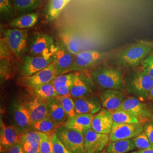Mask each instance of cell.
Segmentation results:
<instances>
[{
	"label": "cell",
	"instance_id": "6da1fadb",
	"mask_svg": "<svg viewBox=\"0 0 153 153\" xmlns=\"http://www.w3.org/2000/svg\"><path fill=\"white\" fill-rule=\"evenodd\" d=\"M149 42L141 41L126 47L117 55V60L125 68H132L141 64L153 51Z\"/></svg>",
	"mask_w": 153,
	"mask_h": 153
},
{
	"label": "cell",
	"instance_id": "7a4b0ae2",
	"mask_svg": "<svg viewBox=\"0 0 153 153\" xmlns=\"http://www.w3.org/2000/svg\"><path fill=\"white\" fill-rule=\"evenodd\" d=\"M93 80L102 89L121 90L124 88V81L122 73L111 67H99L91 73Z\"/></svg>",
	"mask_w": 153,
	"mask_h": 153
},
{
	"label": "cell",
	"instance_id": "3957f363",
	"mask_svg": "<svg viewBox=\"0 0 153 153\" xmlns=\"http://www.w3.org/2000/svg\"><path fill=\"white\" fill-rule=\"evenodd\" d=\"M153 87V79L143 69L134 73L126 81L128 92L140 100L149 99V95Z\"/></svg>",
	"mask_w": 153,
	"mask_h": 153
},
{
	"label": "cell",
	"instance_id": "277c9868",
	"mask_svg": "<svg viewBox=\"0 0 153 153\" xmlns=\"http://www.w3.org/2000/svg\"><path fill=\"white\" fill-rule=\"evenodd\" d=\"M56 49L53 38L48 33L36 32L29 39V49L31 56H53Z\"/></svg>",
	"mask_w": 153,
	"mask_h": 153
},
{
	"label": "cell",
	"instance_id": "5b68a950",
	"mask_svg": "<svg viewBox=\"0 0 153 153\" xmlns=\"http://www.w3.org/2000/svg\"><path fill=\"white\" fill-rule=\"evenodd\" d=\"M55 133L71 153H86L84 137L81 133L64 126L58 127Z\"/></svg>",
	"mask_w": 153,
	"mask_h": 153
},
{
	"label": "cell",
	"instance_id": "8992f818",
	"mask_svg": "<svg viewBox=\"0 0 153 153\" xmlns=\"http://www.w3.org/2000/svg\"><path fill=\"white\" fill-rule=\"evenodd\" d=\"M2 33L3 38L15 56L19 57L27 51L28 42L27 30L7 28L3 30Z\"/></svg>",
	"mask_w": 153,
	"mask_h": 153
},
{
	"label": "cell",
	"instance_id": "52a82bcc",
	"mask_svg": "<svg viewBox=\"0 0 153 153\" xmlns=\"http://www.w3.org/2000/svg\"><path fill=\"white\" fill-rule=\"evenodd\" d=\"M117 109L125 111L134 116L143 125L152 121L153 111L148 104L136 97H129L124 99Z\"/></svg>",
	"mask_w": 153,
	"mask_h": 153
},
{
	"label": "cell",
	"instance_id": "ba28073f",
	"mask_svg": "<svg viewBox=\"0 0 153 153\" xmlns=\"http://www.w3.org/2000/svg\"><path fill=\"white\" fill-rule=\"evenodd\" d=\"M108 56V53L98 51H82L76 56L67 73L85 71L97 64Z\"/></svg>",
	"mask_w": 153,
	"mask_h": 153
},
{
	"label": "cell",
	"instance_id": "9c48e42d",
	"mask_svg": "<svg viewBox=\"0 0 153 153\" xmlns=\"http://www.w3.org/2000/svg\"><path fill=\"white\" fill-rule=\"evenodd\" d=\"M144 131L141 123L117 124L114 123L109 134V142L132 139Z\"/></svg>",
	"mask_w": 153,
	"mask_h": 153
},
{
	"label": "cell",
	"instance_id": "30bf717a",
	"mask_svg": "<svg viewBox=\"0 0 153 153\" xmlns=\"http://www.w3.org/2000/svg\"><path fill=\"white\" fill-rule=\"evenodd\" d=\"M23 132L18 127L6 125L1 119L0 150L4 153L18 143H21Z\"/></svg>",
	"mask_w": 153,
	"mask_h": 153
},
{
	"label": "cell",
	"instance_id": "8fae6325",
	"mask_svg": "<svg viewBox=\"0 0 153 153\" xmlns=\"http://www.w3.org/2000/svg\"><path fill=\"white\" fill-rule=\"evenodd\" d=\"M55 61L54 55L47 56H28L24 58L21 73L25 78L32 76L43 70Z\"/></svg>",
	"mask_w": 153,
	"mask_h": 153
},
{
	"label": "cell",
	"instance_id": "7c38bea8",
	"mask_svg": "<svg viewBox=\"0 0 153 153\" xmlns=\"http://www.w3.org/2000/svg\"><path fill=\"white\" fill-rule=\"evenodd\" d=\"M86 153H99L103 150L109 141V134L98 133L89 129L82 133Z\"/></svg>",
	"mask_w": 153,
	"mask_h": 153
},
{
	"label": "cell",
	"instance_id": "4fadbf2b",
	"mask_svg": "<svg viewBox=\"0 0 153 153\" xmlns=\"http://www.w3.org/2000/svg\"><path fill=\"white\" fill-rule=\"evenodd\" d=\"M75 57V55L69 52L61 43L56 45L54 62L57 76L67 73Z\"/></svg>",
	"mask_w": 153,
	"mask_h": 153
},
{
	"label": "cell",
	"instance_id": "5bb4252c",
	"mask_svg": "<svg viewBox=\"0 0 153 153\" xmlns=\"http://www.w3.org/2000/svg\"><path fill=\"white\" fill-rule=\"evenodd\" d=\"M113 124L114 121L111 112L108 109L103 108L97 114L94 115L91 129L98 133L109 134Z\"/></svg>",
	"mask_w": 153,
	"mask_h": 153
},
{
	"label": "cell",
	"instance_id": "9a60e30c",
	"mask_svg": "<svg viewBox=\"0 0 153 153\" xmlns=\"http://www.w3.org/2000/svg\"><path fill=\"white\" fill-rule=\"evenodd\" d=\"M57 76L55 62L38 71L33 76L26 78V84L31 88H35L39 86L51 82Z\"/></svg>",
	"mask_w": 153,
	"mask_h": 153
},
{
	"label": "cell",
	"instance_id": "2e32d148",
	"mask_svg": "<svg viewBox=\"0 0 153 153\" xmlns=\"http://www.w3.org/2000/svg\"><path fill=\"white\" fill-rule=\"evenodd\" d=\"M12 112L17 127L23 133L32 126L33 123L27 105L19 102H15L13 104Z\"/></svg>",
	"mask_w": 153,
	"mask_h": 153
},
{
	"label": "cell",
	"instance_id": "e0dca14e",
	"mask_svg": "<svg viewBox=\"0 0 153 153\" xmlns=\"http://www.w3.org/2000/svg\"><path fill=\"white\" fill-rule=\"evenodd\" d=\"M124 95L120 90H105L100 95V103L103 108L111 112L118 109L124 100Z\"/></svg>",
	"mask_w": 153,
	"mask_h": 153
},
{
	"label": "cell",
	"instance_id": "ac0fdd59",
	"mask_svg": "<svg viewBox=\"0 0 153 153\" xmlns=\"http://www.w3.org/2000/svg\"><path fill=\"white\" fill-rule=\"evenodd\" d=\"M27 107L33 124L49 116L48 102L38 97L30 100Z\"/></svg>",
	"mask_w": 153,
	"mask_h": 153
},
{
	"label": "cell",
	"instance_id": "d6986e66",
	"mask_svg": "<svg viewBox=\"0 0 153 153\" xmlns=\"http://www.w3.org/2000/svg\"><path fill=\"white\" fill-rule=\"evenodd\" d=\"M76 114H91L98 113L102 109V104L98 100L90 97L74 99Z\"/></svg>",
	"mask_w": 153,
	"mask_h": 153
},
{
	"label": "cell",
	"instance_id": "ffe728a7",
	"mask_svg": "<svg viewBox=\"0 0 153 153\" xmlns=\"http://www.w3.org/2000/svg\"><path fill=\"white\" fill-rule=\"evenodd\" d=\"M94 116V115L91 114H76L74 117L68 119L62 126L83 133L88 129H91Z\"/></svg>",
	"mask_w": 153,
	"mask_h": 153
},
{
	"label": "cell",
	"instance_id": "44dd1931",
	"mask_svg": "<svg viewBox=\"0 0 153 153\" xmlns=\"http://www.w3.org/2000/svg\"><path fill=\"white\" fill-rule=\"evenodd\" d=\"M61 43L73 55H76L82 51L81 39L70 30H64L59 34Z\"/></svg>",
	"mask_w": 153,
	"mask_h": 153
},
{
	"label": "cell",
	"instance_id": "7402d4cb",
	"mask_svg": "<svg viewBox=\"0 0 153 153\" xmlns=\"http://www.w3.org/2000/svg\"><path fill=\"white\" fill-rule=\"evenodd\" d=\"M91 93V88L88 80L79 73H76L71 84V96L74 99L88 97Z\"/></svg>",
	"mask_w": 153,
	"mask_h": 153
},
{
	"label": "cell",
	"instance_id": "603a6c76",
	"mask_svg": "<svg viewBox=\"0 0 153 153\" xmlns=\"http://www.w3.org/2000/svg\"><path fill=\"white\" fill-rule=\"evenodd\" d=\"M39 15L37 13H31L23 14L13 19L9 24L10 27L14 28L26 30L32 28L38 21Z\"/></svg>",
	"mask_w": 153,
	"mask_h": 153
},
{
	"label": "cell",
	"instance_id": "cb8c5ba5",
	"mask_svg": "<svg viewBox=\"0 0 153 153\" xmlns=\"http://www.w3.org/2000/svg\"><path fill=\"white\" fill-rule=\"evenodd\" d=\"M49 110V116L58 126H62L65 122L67 115L60 102L54 98L47 101Z\"/></svg>",
	"mask_w": 153,
	"mask_h": 153
},
{
	"label": "cell",
	"instance_id": "d4e9b609",
	"mask_svg": "<svg viewBox=\"0 0 153 153\" xmlns=\"http://www.w3.org/2000/svg\"><path fill=\"white\" fill-rule=\"evenodd\" d=\"M15 11L18 15L33 13L41 6L40 0H13Z\"/></svg>",
	"mask_w": 153,
	"mask_h": 153
},
{
	"label": "cell",
	"instance_id": "484cf974",
	"mask_svg": "<svg viewBox=\"0 0 153 153\" xmlns=\"http://www.w3.org/2000/svg\"><path fill=\"white\" fill-rule=\"evenodd\" d=\"M71 0H50L46 11V18L49 22L56 20Z\"/></svg>",
	"mask_w": 153,
	"mask_h": 153
},
{
	"label": "cell",
	"instance_id": "4316f807",
	"mask_svg": "<svg viewBox=\"0 0 153 153\" xmlns=\"http://www.w3.org/2000/svg\"><path fill=\"white\" fill-rule=\"evenodd\" d=\"M136 148L133 140L127 139L110 142L106 150L109 153H127Z\"/></svg>",
	"mask_w": 153,
	"mask_h": 153
},
{
	"label": "cell",
	"instance_id": "83f0119b",
	"mask_svg": "<svg viewBox=\"0 0 153 153\" xmlns=\"http://www.w3.org/2000/svg\"><path fill=\"white\" fill-rule=\"evenodd\" d=\"M33 89L37 97L45 101L56 98L58 96V94L52 82L33 88Z\"/></svg>",
	"mask_w": 153,
	"mask_h": 153
},
{
	"label": "cell",
	"instance_id": "f1b7e54d",
	"mask_svg": "<svg viewBox=\"0 0 153 153\" xmlns=\"http://www.w3.org/2000/svg\"><path fill=\"white\" fill-rule=\"evenodd\" d=\"M59 126L48 116L44 119L33 124L31 127L35 131L47 134H53Z\"/></svg>",
	"mask_w": 153,
	"mask_h": 153
},
{
	"label": "cell",
	"instance_id": "f546056e",
	"mask_svg": "<svg viewBox=\"0 0 153 153\" xmlns=\"http://www.w3.org/2000/svg\"><path fill=\"white\" fill-rule=\"evenodd\" d=\"M111 114L114 123L126 124L140 123L136 117L123 110L116 109L111 112Z\"/></svg>",
	"mask_w": 153,
	"mask_h": 153
},
{
	"label": "cell",
	"instance_id": "4dcf8cb0",
	"mask_svg": "<svg viewBox=\"0 0 153 153\" xmlns=\"http://www.w3.org/2000/svg\"><path fill=\"white\" fill-rule=\"evenodd\" d=\"M42 135L43 133L37 131H25L23 133L21 143H27L34 148L39 149Z\"/></svg>",
	"mask_w": 153,
	"mask_h": 153
},
{
	"label": "cell",
	"instance_id": "1f68e13d",
	"mask_svg": "<svg viewBox=\"0 0 153 153\" xmlns=\"http://www.w3.org/2000/svg\"><path fill=\"white\" fill-rule=\"evenodd\" d=\"M56 98L60 102L68 119L71 118L76 115L74 101L71 97H62L58 95Z\"/></svg>",
	"mask_w": 153,
	"mask_h": 153
},
{
	"label": "cell",
	"instance_id": "d6a6232c",
	"mask_svg": "<svg viewBox=\"0 0 153 153\" xmlns=\"http://www.w3.org/2000/svg\"><path fill=\"white\" fill-rule=\"evenodd\" d=\"M76 73H67L57 76L52 81L56 90L65 88L72 84Z\"/></svg>",
	"mask_w": 153,
	"mask_h": 153
},
{
	"label": "cell",
	"instance_id": "836d02e7",
	"mask_svg": "<svg viewBox=\"0 0 153 153\" xmlns=\"http://www.w3.org/2000/svg\"><path fill=\"white\" fill-rule=\"evenodd\" d=\"M15 11L13 0H0V14L2 19H10Z\"/></svg>",
	"mask_w": 153,
	"mask_h": 153
},
{
	"label": "cell",
	"instance_id": "e575fe53",
	"mask_svg": "<svg viewBox=\"0 0 153 153\" xmlns=\"http://www.w3.org/2000/svg\"><path fill=\"white\" fill-rule=\"evenodd\" d=\"M53 134L43 133L39 146V153H53L52 146Z\"/></svg>",
	"mask_w": 153,
	"mask_h": 153
},
{
	"label": "cell",
	"instance_id": "d590c367",
	"mask_svg": "<svg viewBox=\"0 0 153 153\" xmlns=\"http://www.w3.org/2000/svg\"><path fill=\"white\" fill-rule=\"evenodd\" d=\"M132 140L136 148L140 150L147 149L153 146L144 131L132 138Z\"/></svg>",
	"mask_w": 153,
	"mask_h": 153
},
{
	"label": "cell",
	"instance_id": "8d00e7d4",
	"mask_svg": "<svg viewBox=\"0 0 153 153\" xmlns=\"http://www.w3.org/2000/svg\"><path fill=\"white\" fill-rule=\"evenodd\" d=\"M52 146L53 153H71L61 141L55 132L52 135Z\"/></svg>",
	"mask_w": 153,
	"mask_h": 153
},
{
	"label": "cell",
	"instance_id": "74e56055",
	"mask_svg": "<svg viewBox=\"0 0 153 153\" xmlns=\"http://www.w3.org/2000/svg\"><path fill=\"white\" fill-rule=\"evenodd\" d=\"M142 69L153 79V53H151L142 61Z\"/></svg>",
	"mask_w": 153,
	"mask_h": 153
},
{
	"label": "cell",
	"instance_id": "f35d334b",
	"mask_svg": "<svg viewBox=\"0 0 153 153\" xmlns=\"http://www.w3.org/2000/svg\"><path fill=\"white\" fill-rule=\"evenodd\" d=\"M11 51L9 48L7 43L6 42L5 39H1L0 43V56L1 59H7L10 56V52Z\"/></svg>",
	"mask_w": 153,
	"mask_h": 153
},
{
	"label": "cell",
	"instance_id": "ab89813d",
	"mask_svg": "<svg viewBox=\"0 0 153 153\" xmlns=\"http://www.w3.org/2000/svg\"><path fill=\"white\" fill-rule=\"evenodd\" d=\"M144 132L148 136V138L153 146V121H149L143 125Z\"/></svg>",
	"mask_w": 153,
	"mask_h": 153
},
{
	"label": "cell",
	"instance_id": "60d3db41",
	"mask_svg": "<svg viewBox=\"0 0 153 153\" xmlns=\"http://www.w3.org/2000/svg\"><path fill=\"white\" fill-rule=\"evenodd\" d=\"M9 63L7 59H1V76L6 77L9 71Z\"/></svg>",
	"mask_w": 153,
	"mask_h": 153
},
{
	"label": "cell",
	"instance_id": "b9f144b4",
	"mask_svg": "<svg viewBox=\"0 0 153 153\" xmlns=\"http://www.w3.org/2000/svg\"><path fill=\"white\" fill-rule=\"evenodd\" d=\"M4 153H25L21 143H18Z\"/></svg>",
	"mask_w": 153,
	"mask_h": 153
},
{
	"label": "cell",
	"instance_id": "7bdbcfd3",
	"mask_svg": "<svg viewBox=\"0 0 153 153\" xmlns=\"http://www.w3.org/2000/svg\"><path fill=\"white\" fill-rule=\"evenodd\" d=\"M22 145L25 153H39L38 148H34L27 143H25Z\"/></svg>",
	"mask_w": 153,
	"mask_h": 153
},
{
	"label": "cell",
	"instance_id": "ee69618b",
	"mask_svg": "<svg viewBox=\"0 0 153 153\" xmlns=\"http://www.w3.org/2000/svg\"><path fill=\"white\" fill-rule=\"evenodd\" d=\"M138 153H153V146L147 149H143L138 150Z\"/></svg>",
	"mask_w": 153,
	"mask_h": 153
},
{
	"label": "cell",
	"instance_id": "f6af8a7d",
	"mask_svg": "<svg viewBox=\"0 0 153 153\" xmlns=\"http://www.w3.org/2000/svg\"><path fill=\"white\" fill-rule=\"evenodd\" d=\"M149 99H151L153 102V87L151 91H150V95H149Z\"/></svg>",
	"mask_w": 153,
	"mask_h": 153
},
{
	"label": "cell",
	"instance_id": "bcb514c9",
	"mask_svg": "<svg viewBox=\"0 0 153 153\" xmlns=\"http://www.w3.org/2000/svg\"><path fill=\"white\" fill-rule=\"evenodd\" d=\"M109 153L107 151V150H103L102 152H100V153Z\"/></svg>",
	"mask_w": 153,
	"mask_h": 153
},
{
	"label": "cell",
	"instance_id": "7dc6e473",
	"mask_svg": "<svg viewBox=\"0 0 153 153\" xmlns=\"http://www.w3.org/2000/svg\"><path fill=\"white\" fill-rule=\"evenodd\" d=\"M149 43H150V45H152V47H153V42H149Z\"/></svg>",
	"mask_w": 153,
	"mask_h": 153
},
{
	"label": "cell",
	"instance_id": "c3c4849f",
	"mask_svg": "<svg viewBox=\"0 0 153 153\" xmlns=\"http://www.w3.org/2000/svg\"><path fill=\"white\" fill-rule=\"evenodd\" d=\"M138 153V151H136V152H131V153Z\"/></svg>",
	"mask_w": 153,
	"mask_h": 153
},
{
	"label": "cell",
	"instance_id": "681fc988",
	"mask_svg": "<svg viewBox=\"0 0 153 153\" xmlns=\"http://www.w3.org/2000/svg\"><path fill=\"white\" fill-rule=\"evenodd\" d=\"M152 121H153V115H152Z\"/></svg>",
	"mask_w": 153,
	"mask_h": 153
}]
</instances>
